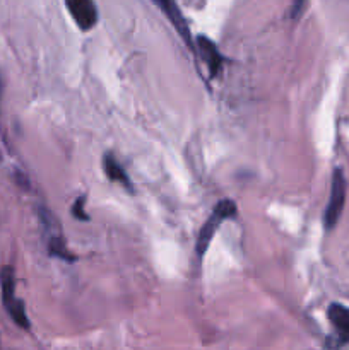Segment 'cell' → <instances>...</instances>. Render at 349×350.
I'll use <instances>...</instances> for the list:
<instances>
[{
  "mask_svg": "<svg viewBox=\"0 0 349 350\" xmlns=\"http://www.w3.org/2000/svg\"><path fill=\"white\" fill-rule=\"evenodd\" d=\"M236 215V204L233 200H221L216 208L212 211L211 217L205 221V224L201 228V232H198L197 238V253L198 256L204 255L207 252L209 245H211L212 238L216 234V229L226 221V219H231Z\"/></svg>",
  "mask_w": 349,
  "mask_h": 350,
  "instance_id": "6da1fadb",
  "label": "cell"
},
{
  "mask_svg": "<svg viewBox=\"0 0 349 350\" xmlns=\"http://www.w3.org/2000/svg\"><path fill=\"white\" fill-rule=\"evenodd\" d=\"M346 202V178L342 174L341 170L334 171V176H332V185H331V197H328L327 208L324 212V224L325 229H334L335 224L339 222L342 214V208H344Z\"/></svg>",
  "mask_w": 349,
  "mask_h": 350,
  "instance_id": "7a4b0ae2",
  "label": "cell"
},
{
  "mask_svg": "<svg viewBox=\"0 0 349 350\" xmlns=\"http://www.w3.org/2000/svg\"><path fill=\"white\" fill-rule=\"evenodd\" d=\"M65 5L79 29L89 31L98 23V9L94 0H65Z\"/></svg>",
  "mask_w": 349,
  "mask_h": 350,
  "instance_id": "3957f363",
  "label": "cell"
},
{
  "mask_svg": "<svg viewBox=\"0 0 349 350\" xmlns=\"http://www.w3.org/2000/svg\"><path fill=\"white\" fill-rule=\"evenodd\" d=\"M153 2L156 3V5L159 7L161 10H163L164 16H166L168 19L171 21V24H173V26H174V29L178 31V34H180V36L183 38V40L187 41V43L192 46L190 29H188L187 21H185V17H183V14H181V10L178 9L177 2H174V0H153Z\"/></svg>",
  "mask_w": 349,
  "mask_h": 350,
  "instance_id": "277c9868",
  "label": "cell"
},
{
  "mask_svg": "<svg viewBox=\"0 0 349 350\" xmlns=\"http://www.w3.org/2000/svg\"><path fill=\"white\" fill-rule=\"evenodd\" d=\"M327 317L334 327L341 344H349V308L342 304H331Z\"/></svg>",
  "mask_w": 349,
  "mask_h": 350,
  "instance_id": "5b68a950",
  "label": "cell"
},
{
  "mask_svg": "<svg viewBox=\"0 0 349 350\" xmlns=\"http://www.w3.org/2000/svg\"><path fill=\"white\" fill-rule=\"evenodd\" d=\"M197 44H198V50H201L202 60H204L205 65H207L211 77L219 75V72H221L222 68V57L221 53H219L218 46H216V44L205 36L198 38Z\"/></svg>",
  "mask_w": 349,
  "mask_h": 350,
  "instance_id": "8992f818",
  "label": "cell"
},
{
  "mask_svg": "<svg viewBox=\"0 0 349 350\" xmlns=\"http://www.w3.org/2000/svg\"><path fill=\"white\" fill-rule=\"evenodd\" d=\"M103 170H105L106 176H108L112 181H116V183L123 185V187H127V188L132 187V185H130L129 176H127L125 170L120 166V163L112 156V154H106V156L103 157Z\"/></svg>",
  "mask_w": 349,
  "mask_h": 350,
  "instance_id": "52a82bcc",
  "label": "cell"
},
{
  "mask_svg": "<svg viewBox=\"0 0 349 350\" xmlns=\"http://www.w3.org/2000/svg\"><path fill=\"white\" fill-rule=\"evenodd\" d=\"M0 282H2V301L5 310H9L14 303L17 301L16 297V279H14L12 269H3L2 277H0Z\"/></svg>",
  "mask_w": 349,
  "mask_h": 350,
  "instance_id": "ba28073f",
  "label": "cell"
},
{
  "mask_svg": "<svg viewBox=\"0 0 349 350\" xmlns=\"http://www.w3.org/2000/svg\"><path fill=\"white\" fill-rule=\"evenodd\" d=\"M48 252H50V255L57 256V258L60 260H67V262H70V260L74 258L72 253L67 250V246H65L64 238H62L60 234L51 236V238L48 239Z\"/></svg>",
  "mask_w": 349,
  "mask_h": 350,
  "instance_id": "9c48e42d",
  "label": "cell"
},
{
  "mask_svg": "<svg viewBox=\"0 0 349 350\" xmlns=\"http://www.w3.org/2000/svg\"><path fill=\"white\" fill-rule=\"evenodd\" d=\"M72 214H74L75 219H81V221H88V215L84 212V197L77 198L74 204V208H72Z\"/></svg>",
  "mask_w": 349,
  "mask_h": 350,
  "instance_id": "30bf717a",
  "label": "cell"
},
{
  "mask_svg": "<svg viewBox=\"0 0 349 350\" xmlns=\"http://www.w3.org/2000/svg\"><path fill=\"white\" fill-rule=\"evenodd\" d=\"M305 2H307V0H293V17L294 19H296V17L301 14V10H303Z\"/></svg>",
  "mask_w": 349,
  "mask_h": 350,
  "instance_id": "8fae6325",
  "label": "cell"
}]
</instances>
